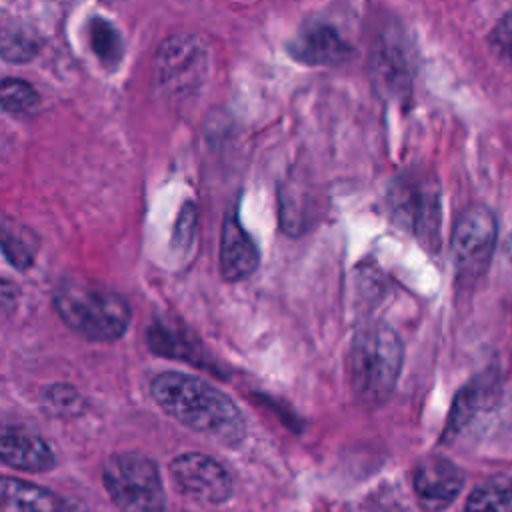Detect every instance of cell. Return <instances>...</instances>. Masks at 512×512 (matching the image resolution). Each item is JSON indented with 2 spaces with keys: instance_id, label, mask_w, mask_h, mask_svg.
I'll return each instance as SVG.
<instances>
[{
  "instance_id": "cell-20",
  "label": "cell",
  "mask_w": 512,
  "mask_h": 512,
  "mask_svg": "<svg viewBox=\"0 0 512 512\" xmlns=\"http://www.w3.org/2000/svg\"><path fill=\"white\" fill-rule=\"evenodd\" d=\"M44 400L50 410H56L58 414H68V412H78L82 406L80 394L66 384H54L44 390Z\"/></svg>"
},
{
  "instance_id": "cell-18",
  "label": "cell",
  "mask_w": 512,
  "mask_h": 512,
  "mask_svg": "<svg viewBox=\"0 0 512 512\" xmlns=\"http://www.w3.org/2000/svg\"><path fill=\"white\" fill-rule=\"evenodd\" d=\"M36 50H38V44L26 32L8 30V32H4V38L0 40V52L8 60L26 62L36 54Z\"/></svg>"
},
{
  "instance_id": "cell-23",
  "label": "cell",
  "mask_w": 512,
  "mask_h": 512,
  "mask_svg": "<svg viewBox=\"0 0 512 512\" xmlns=\"http://www.w3.org/2000/svg\"><path fill=\"white\" fill-rule=\"evenodd\" d=\"M16 300H18V288L0 278V312H8L10 308H14Z\"/></svg>"
},
{
  "instance_id": "cell-3",
  "label": "cell",
  "mask_w": 512,
  "mask_h": 512,
  "mask_svg": "<svg viewBox=\"0 0 512 512\" xmlns=\"http://www.w3.org/2000/svg\"><path fill=\"white\" fill-rule=\"evenodd\" d=\"M404 360L400 336L384 322L358 330L348 354V376L354 398L368 408L384 404L398 380Z\"/></svg>"
},
{
  "instance_id": "cell-10",
  "label": "cell",
  "mask_w": 512,
  "mask_h": 512,
  "mask_svg": "<svg viewBox=\"0 0 512 512\" xmlns=\"http://www.w3.org/2000/svg\"><path fill=\"white\" fill-rule=\"evenodd\" d=\"M260 262L258 248L248 232L238 222L236 214H228L222 224L220 240V274L228 282H238L250 276Z\"/></svg>"
},
{
  "instance_id": "cell-13",
  "label": "cell",
  "mask_w": 512,
  "mask_h": 512,
  "mask_svg": "<svg viewBox=\"0 0 512 512\" xmlns=\"http://www.w3.org/2000/svg\"><path fill=\"white\" fill-rule=\"evenodd\" d=\"M396 214H400L406 222V226L420 234V238L426 242L428 238L436 236V224H438V204L434 194H428L426 190H416L412 186H406L402 190V200L396 202Z\"/></svg>"
},
{
  "instance_id": "cell-15",
  "label": "cell",
  "mask_w": 512,
  "mask_h": 512,
  "mask_svg": "<svg viewBox=\"0 0 512 512\" xmlns=\"http://www.w3.org/2000/svg\"><path fill=\"white\" fill-rule=\"evenodd\" d=\"M482 388L478 384H468L466 388H462L456 398H454V404H452V410L448 414V422H446V428L442 432V442H450V438L458 436L466 426L468 422L476 416V412L480 410L482 406Z\"/></svg>"
},
{
  "instance_id": "cell-17",
  "label": "cell",
  "mask_w": 512,
  "mask_h": 512,
  "mask_svg": "<svg viewBox=\"0 0 512 512\" xmlns=\"http://www.w3.org/2000/svg\"><path fill=\"white\" fill-rule=\"evenodd\" d=\"M38 102V94L28 82L20 78L0 80V108L8 114L28 116L38 108Z\"/></svg>"
},
{
  "instance_id": "cell-19",
  "label": "cell",
  "mask_w": 512,
  "mask_h": 512,
  "mask_svg": "<svg viewBox=\"0 0 512 512\" xmlns=\"http://www.w3.org/2000/svg\"><path fill=\"white\" fill-rule=\"evenodd\" d=\"M0 248L16 268H28L34 262V248L20 234L0 228Z\"/></svg>"
},
{
  "instance_id": "cell-16",
  "label": "cell",
  "mask_w": 512,
  "mask_h": 512,
  "mask_svg": "<svg viewBox=\"0 0 512 512\" xmlns=\"http://www.w3.org/2000/svg\"><path fill=\"white\" fill-rule=\"evenodd\" d=\"M88 34H90V44L94 54L104 62V64H118L122 54H124V44L116 28L106 22L100 16H94L88 24Z\"/></svg>"
},
{
  "instance_id": "cell-4",
  "label": "cell",
  "mask_w": 512,
  "mask_h": 512,
  "mask_svg": "<svg viewBox=\"0 0 512 512\" xmlns=\"http://www.w3.org/2000/svg\"><path fill=\"white\" fill-rule=\"evenodd\" d=\"M102 484L122 512H164L160 472L144 454H110L102 464Z\"/></svg>"
},
{
  "instance_id": "cell-21",
  "label": "cell",
  "mask_w": 512,
  "mask_h": 512,
  "mask_svg": "<svg viewBox=\"0 0 512 512\" xmlns=\"http://www.w3.org/2000/svg\"><path fill=\"white\" fill-rule=\"evenodd\" d=\"M490 48L494 50V54L512 64V12H508L492 30L490 34Z\"/></svg>"
},
{
  "instance_id": "cell-9",
  "label": "cell",
  "mask_w": 512,
  "mask_h": 512,
  "mask_svg": "<svg viewBox=\"0 0 512 512\" xmlns=\"http://www.w3.org/2000/svg\"><path fill=\"white\" fill-rule=\"evenodd\" d=\"M412 484L420 506L426 512H440L456 500L464 484V476L450 460L432 456L416 466Z\"/></svg>"
},
{
  "instance_id": "cell-6",
  "label": "cell",
  "mask_w": 512,
  "mask_h": 512,
  "mask_svg": "<svg viewBox=\"0 0 512 512\" xmlns=\"http://www.w3.org/2000/svg\"><path fill=\"white\" fill-rule=\"evenodd\" d=\"M208 50L198 36L168 38L154 60V82L166 96H186L202 82Z\"/></svg>"
},
{
  "instance_id": "cell-1",
  "label": "cell",
  "mask_w": 512,
  "mask_h": 512,
  "mask_svg": "<svg viewBox=\"0 0 512 512\" xmlns=\"http://www.w3.org/2000/svg\"><path fill=\"white\" fill-rule=\"evenodd\" d=\"M150 394L170 418L222 444L236 446L246 436V420L240 408L198 376L162 372L152 380Z\"/></svg>"
},
{
  "instance_id": "cell-22",
  "label": "cell",
  "mask_w": 512,
  "mask_h": 512,
  "mask_svg": "<svg viewBox=\"0 0 512 512\" xmlns=\"http://www.w3.org/2000/svg\"><path fill=\"white\" fill-rule=\"evenodd\" d=\"M194 226H196V210L192 204H188L182 212H180V218H178V224H176V238L180 244H188L192 234H194Z\"/></svg>"
},
{
  "instance_id": "cell-12",
  "label": "cell",
  "mask_w": 512,
  "mask_h": 512,
  "mask_svg": "<svg viewBox=\"0 0 512 512\" xmlns=\"http://www.w3.org/2000/svg\"><path fill=\"white\" fill-rule=\"evenodd\" d=\"M290 54L304 64H338L350 56V46L332 26L314 24L290 44Z\"/></svg>"
},
{
  "instance_id": "cell-11",
  "label": "cell",
  "mask_w": 512,
  "mask_h": 512,
  "mask_svg": "<svg viewBox=\"0 0 512 512\" xmlns=\"http://www.w3.org/2000/svg\"><path fill=\"white\" fill-rule=\"evenodd\" d=\"M0 512H72L56 492L22 478L0 476Z\"/></svg>"
},
{
  "instance_id": "cell-5",
  "label": "cell",
  "mask_w": 512,
  "mask_h": 512,
  "mask_svg": "<svg viewBox=\"0 0 512 512\" xmlns=\"http://www.w3.org/2000/svg\"><path fill=\"white\" fill-rule=\"evenodd\" d=\"M498 238L494 214L484 206L466 208L452 234L456 276L462 282H476L488 268Z\"/></svg>"
},
{
  "instance_id": "cell-7",
  "label": "cell",
  "mask_w": 512,
  "mask_h": 512,
  "mask_svg": "<svg viewBox=\"0 0 512 512\" xmlns=\"http://www.w3.org/2000/svg\"><path fill=\"white\" fill-rule=\"evenodd\" d=\"M170 476L176 488L204 504H222L234 492L230 472L214 458L200 452H186L170 462Z\"/></svg>"
},
{
  "instance_id": "cell-14",
  "label": "cell",
  "mask_w": 512,
  "mask_h": 512,
  "mask_svg": "<svg viewBox=\"0 0 512 512\" xmlns=\"http://www.w3.org/2000/svg\"><path fill=\"white\" fill-rule=\"evenodd\" d=\"M464 512H512V476H492L478 484L466 500Z\"/></svg>"
},
{
  "instance_id": "cell-8",
  "label": "cell",
  "mask_w": 512,
  "mask_h": 512,
  "mask_svg": "<svg viewBox=\"0 0 512 512\" xmlns=\"http://www.w3.org/2000/svg\"><path fill=\"white\" fill-rule=\"evenodd\" d=\"M0 462L14 470L42 474L54 468L56 456L36 430L24 424L0 422Z\"/></svg>"
},
{
  "instance_id": "cell-2",
  "label": "cell",
  "mask_w": 512,
  "mask_h": 512,
  "mask_svg": "<svg viewBox=\"0 0 512 512\" xmlns=\"http://www.w3.org/2000/svg\"><path fill=\"white\" fill-rule=\"evenodd\" d=\"M54 310L78 336L90 342H114L124 336L132 312L114 290L78 278H66L54 292Z\"/></svg>"
}]
</instances>
